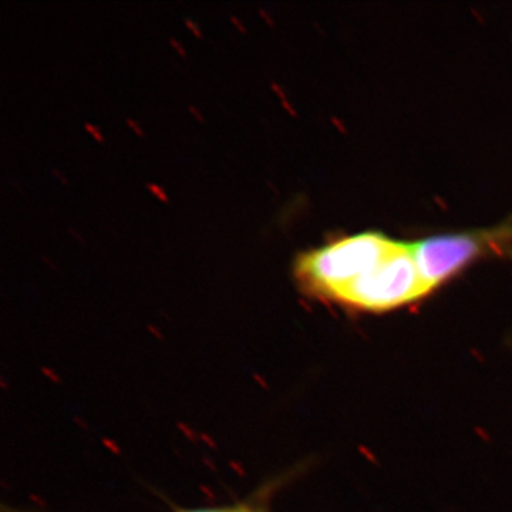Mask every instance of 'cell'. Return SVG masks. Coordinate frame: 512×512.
I'll use <instances>...</instances> for the list:
<instances>
[{"mask_svg":"<svg viewBox=\"0 0 512 512\" xmlns=\"http://www.w3.org/2000/svg\"><path fill=\"white\" fill-rule=\"evenodd\" d=\"M397 244L375 232L329 242L296 258V281L311 295L336 302L348 286L392 254Z\"/></svg>","mask_w":512,"mask_h":512,"instance_id":"6da1fadb","label":"cell"},{"mask_svg":"<svg viewBox=\"0 0 512 512\" xmlns=\"http://www.w3.org/2000/svg\"><path fill=\"white\" fill-rule=\"evenodd\" d=\"M485 242L487 238L480 234L443 235L414 242V262L429 292L476 259Z\"/></svg>","mask_w":512,"mask_h":512,"instance_id":"3957f363","label":"cell"},{"mask_svg":"<svg viewBox=\"0 0 512 512\" xmlns=\"http://www.w3.org/2000/svg\"><path fill=\"white\" fill-rule=\"evenodd\" d=\"M188 512H254V511L248 510V508H244V507H235V508H224V510H201V511H188Z\"/></svg>","mask_w":512,"mask_h":512,"instance_id":"277c9868","label":"cell"},{"mask_svg":"<svg viewBox=\"0 0 512 512\" xmlns=\"http://www.w3.org/2000/svg\"><path fill=\"white\" fill-rule=\"evenodd\" d=\"M429 292L421 281L412 244L399 242L392 254L369 274L340 293L338 301L366 311H387L423 298Z\"/></svg>","mask_w":512,"mask_h":512,"instance_id":"7a4b0ae2","label":"cell"}]
</instances>
